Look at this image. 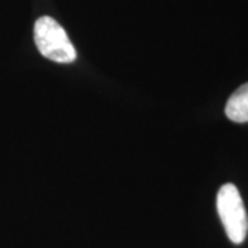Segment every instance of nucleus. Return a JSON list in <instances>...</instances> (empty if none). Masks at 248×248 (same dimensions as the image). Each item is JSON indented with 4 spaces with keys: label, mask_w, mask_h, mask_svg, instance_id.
<instances>
[{
    "label": "nucleus",
    "mask_w": 248,
    "mask_h": 248,
    "mask_svg": "<svg viewBox=\"0 0 248 248\" xmlns=\"http://www.w3.org/2000/svg\"><path fill=\"white\" fill-rule=\"evenodd\" d=\"M225 113L236 123H247L248 122V83L240 86L229 98Z\"/></svg>",
    "instance_id": "nucleus-3"
},
{
    "label": "nucleus",
    "mask_w": 248,
    "mask_h": 248,
    "mask_svg": "<svg viewBox=\"0 0 248 248\" xmlns=\"http://www.w3.org/2000/svg\"><path fill=\"white\" fill-rule=\"evenodd\" d=\"M217 208L228 237L234 244H241L248 233V217L239 189L225 184L218 192Z\"/></svg>",
    "instance_id": "nucleus-2"
},
{
    "label": "nucleus",
    "mask_w": 248,
    "mask_h": 248,
    "mask_svg": "<svg viewBox=\"0 0 248 248\" xmlns=\"http://www.w3.org/2000/svg\"><path fill=\"white\" fill-rule=\"evenodd\" d=\"M35 43L40 54L58 63H71L78 54L65 29L51 17H40L35 22Z\"/></svg>",
    "instance_id": "nucleus-1"
}]
</instances>
